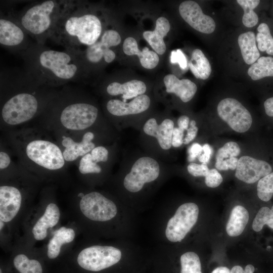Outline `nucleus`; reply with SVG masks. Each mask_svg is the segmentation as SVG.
<instances>
[{
  "label": "nucleus",
  "instance_id": "obj_1",
  "mask_svg": "<svg viewBox=\"0 0 273 273\" xmlns=\"http://www.w3.org/2000/svg\"><path fill=\"white\" fill-rule=\"evenodd\" d=\"M98 17L82 12L79 5L71 3L56 22L50 37L68 51L79 54L95 43L102 33Z\"/></svg>",
  "mask_w": 273,
  "mask_h": 273
},
{
  "label": "nucleus",
  "instance_id": "obj_2",
  "mask_svg": "<svg viewBox=\"0 0 273 273\" xmlns=\"http://www.w3.org/2000/svg\"><path fill=\"white\" fill-rule=\"evenodd\" d=\"M70 4L53 0L36 4L22 15V27L38 40L50 37L56 22Z\"/></svg>",
  "mask_w": 273,
  "mask_h": 273
},
{
  "label": "nucleus",
  "instance_id": "obj_3",
  "mask_svg": "<svg viewBox=\"0 0 273 273\" xmlns=\"http://www.w3.org/2000/svg\"><path fill=\"white\" fill-rule=\"evenodd\" d=\"M70 53L52 50L42 51L38 59L39 66L54 79L61 81L73 79L79 73V63Z\"/></svg>",
  "mask_w": 273,
  "mask_h": 273
},
{
  "label": "nucleus",
  "instance_id": "obj_4",
  "mask_svg": "<svg viewBox=\"0 0 273 273\" xmlns=\"http://www.w3.org/2000/svg\"><path fill=\"white\" fill-rule=\"evenodd\" d=\"M24 154L32 163L49 170H57L65 165V160L60 148L53 142L34 139L24 147Z\"/></svg>",
  "mask_w": 273,
  "mask_h": 273
},
{
  "label": "nucleus",
  "instance_id": "obj_5",
  "mask_svg": "<svg viewBox=\"0 0 273 273\" xmlns=\"http://www.w3.org/2000/svg\"><path fill=\"white\" fill-rule=\"evenodd\" d=\"M36 98L28 93H21L10 98L3 105L1 116L10 125L25 123L32 119L37 111Z\"/></svg>",
  "mask_w": 273,
  "mask_h": 273
},
{
  "label": "nucleus",
  "instance_id": "obj_6",
  "mask_svg": "<svg viewBox=\"0 0 273 273\" xmlns=\"http://www.w3.org/2000/svg\"><path fill=\"white\" fill-rule=\"evenodd\" d=\"M121 257V252L117 248L93 246L83 249L79 253L77 262L84 269L98 271L115 264Z\"/></svg>",
  "mask_w": 273,
  "mask_h": 273
},
{
  "label": "nucleus",
  "instance_id": "obj_7",
  "mask_svg": "<svg viewBox=\"0 0 273 273\" xmlns=\"http://www.w3.org/2000/svg\"><path fill=\"white\" fill-rule=\"evenodd\" d=\"M198 215L199 208L195 203L181 205L168 221L165 230L167 239L172 242L181 241L196 223Z\"/></svg>",
  "mask_w": 273,
  "mask_h": 273
},
{
  "label": "nucleus",
  "instance_id": "obj_8",
  "mask_svg": "<svg viewBox=\"0 0 273 273\" xmlns=\"http://www.w3.org/2000/svg\"><path fill=\"white\" fill-rule=\"evenodd\" d=\"M97 107L85 103H75L65 107L60 116L61 124L66 129L79 131L88 128L96 121Z\"/></svg>",
  "mask_w": 273,
  "mask_h": 273
},
{
  "label": "nucleus",
  "instance_id": "obj_9",
  "mask_svg": "<svg viewBox=\"0 0 273 273\" xmlns=\"http://www.w3.org/2000/svg\"><path fill=\"white\" fill-rule=\"evenodd\" d=\"M160 167L157 161L149 157H142L133 164L130 171L125 176L123 185L128 191L135 193L143 188L145 184L157 178Z\"/></svg>",
  "mask_w": 273,
  "mask_h": 273
},
{
  "label": "nucleus",
  "instance_id": "obj_10",
  "mask_svg": "<svg viewBox=\"0 0 273 273\" xmlns=\"http://www.w3.org/2000/svg\"><path fill=\"white\" fill-rule=\"evenodd\" d=\"M219 117L234 130L245 132L252 123V118L249 111L238 101L225 98L218 103L217 107Z\"/></svg>",
  "mask_w": 273,
  "mask_h": 273
},
{
  "label": "nucleus",
  "instance_id": "obj_11",
  "mask_svg": "<svg viewBox=\"0 0 273 273\" xmlns=\"http://www.w3.org/2000/svg\"><path fill=\"white\" fill-rule=\"evenodd\" d=\"M79 207L85 217L97 221H108L115 217L117 212L115 203L97 192L82 196Z\"/></svg>",
  "mask_w": 273,
  "mask_h": 273
},
{
  "label": "nucleus",
  "instance_id": "obj_12",
  "mask_svg": "<svg viewBox=\"0 0 273 273\" xmlns=\"http://www.w3.org/2000/svg\"><path fill=\"white\" fill-rule=\"evenodd\" d=\"M179 12L183 19L195 30L205 34L212 33L215 23L211 17L204 14L196 2L186 1L179 6Z\"/></svg>",
  "mask_w": 273,
  "mask_h": 273
},
{
  "label": "nucleus",
  "instance_id": "obj_13",
  "mask_svg": "<svg viewBox=\"0 0 273 273\" xmlns=\"http://www.w3.org/2000/svg\"><path fill=\"white\" fill-rule=\"evenodd\" d=\"M272 167L267 162L249 156L238 159L235 176L247 184H253L271 173Z\"/></svg>",
  "mask_w": 273,
  "mask_h": 273
},
{
  "label": "nucleus",
  "instance_id": "obj_14",
  "mask_svg": "<svg viewBox=\"0 0 273 273\" xmlns=\"http://www.w3.org/2000/svg\"><path fill=\"white\" fill-rule=\"evenodd\" d=\"M22 195L20 191L11 186L0 187V219L4 222L11 221L17 214L21 207Z\"/></svg>",
  "mask_w": 273,
  "mask_h": 273
},
{
  "label": "nucleus",
  "instance_id": "obj_15",
  "mask_svg": "<svg viewBox=\"0 0 273 273\" xmlns=\"http://www.w3.org/2000/svg\"><path fill=\"white\" fill-rule=\"evenodd\" d=\"M150 105V98L146 95L139 96L129 103L112 99L107 103V109L115 116H124L141 113L147 110Z\"/></svg>",
  "mask_w": 273,
  "mask_h": 273
},
{
  "label": "nucleus",
  "instance_id": "obj_16",
  "mask_svg": "<svg viewBox=\"0 0 273 273\" xmlns=\"http://www.w3.org/2000/svg\"><path fill=\"white\" fill-rule=\"evenodd\" d=\"M94 134L92 132H87L83 135L81 141L77 142L71 138L64 137L62 144L65 149L63 155L66 161L71 162L76 160L79 157L83 156L91 152L95 148L92 142Z\"/></svg>",
  "mask_w": 273,
  "mask_h": 273
},
{
  "label": "nucleus",
  "instance_id": "obj_17",
  "mask_svg": "<svg viewBox=\"0 0 273 273\" xmlns=\"http://www.w3.org/2000/svg\"><path fill=\"white\" fill-rule=\"evenodd\" d=\"M174 123L169 119H164L158 125L155 119L150 118L145 123L143 130L147 134L157 139L160 147L169 149L172 146Z\"/></svg>",
  "mask_w": 273,
  "mask_h": 273
},
{
  "label": "nucleus",
  "instance_id": "obj_18",
  "mask_svg": "<svg viewBox=\"0 0 273 273\" xmlns=\"http://www.w3.org/2000/svg\"><path fill=\"white\" fill-rule=\"evenodd\" d=\"M163 81L167 93L175 94L183 102L190 101L197 90V85L190 80H180L173 74L166 75Z\"/></svg>",
  "mask_w": 273,
  "mask_h": 273
},
{
  "label": "nucleus",
  "instance_id": "obj_19",
  "mask_svg": "<svg viewBox=\"0 0 273 273\" xmlns=\"http://www.w3.org/2000/svg\"><path fill=\"white\" fill-rule=\"evenodd\" d=\"M170 25L168 20L165 17L158 18L156 21V26L153 31H146L143 35L155 52L159 54H163L166 51L164 37L169 31Z\"/></svg>",
  "mask_w": 273,
  "mask_h": 273
},
{
  "label": "nucleus",
  "instance_id": "obj_20",
  "mask_svg": "<svg viewBox=\"0 0 273 273\" xmlns=\"http://www.w3.org/2000/svg\"><path fill=\"white\" fill-rule=\"evenodd\" d=\"M124 53L129 56L137 55L142 66L148 69L154 68L158 65L159 58L157 54L150 51L147 47L141 52L136 40L131 37L126 38L123 44Z\"/></svg>",
  "mask_w": 273,
  "mask_h": 273
},
{
  "label": "nucleus",
  "instance_id": "obj_21",
  "mask_svg": "<svg viewBox=\"0 0 273 273\" xmlns=\"http://www.w3.org/2000/svg\"><path fill=\"white\" fill-rule=\"evenodd\" d=\"M25 39L22 29L12 21L1 18L0 19V43L6 47H14L20 45Z\"/></svg>",
  "mask_w": 273,
  "mask_h": 273
},
{
  "label": "nucleus",
  "instance_id": "obj_22",
  "mask_svg": "<svg viewBox=\"0 0 273 273\" xmlns=\"http://www.w3.org/2000/svg\"><path fill=\"white\" fill-rule=\"evenodd\" d=\"M60 216L59 209L54 203H50L43 215L37 220L32 229V234L36 240H43L47 235V230L55 226Z\"/></svg>",
  "mask_w": 273,
  "mask_h": 273
},
{
  "label": "nucleus",
  "instance_id": "obj_23",
  "mask_svg": "<svg viewBox=\"0 0 273 273\" xmlns=\"http://www.w3.org/2000/svg\"><path fill=\"white\" fill-rule=\"evenodd\" d=\"M145 83L136 79L131 80L123 84L114 82L109 84L107 87V93L111 96L122 95L125 100L135 98L144 95L146 91Z\"/></svg>",
  "mask_w": 273,
  "mask_h": 273
},
{
  "label": "nucleus",
  "instance_id": "obj_24",
  "mask_svg": "<svg viewBox=\"0 0 273 273\" xmlns=\"http://www.w3.org/2000/svg\"><path fill=\"white\" fill-rule=\"evenodd\" d=\"M249 213L242 206H235L226 225V232L231 237H237L244 230L249 220Z\"/></svg>",
  "mask_w": 273,
  "mask_h": 273
},
{
  "label": "nucleus",
  "instance_id": "obj_25",
  "mask_svg": "<svg viewBox=\"0 0 273 273\" xmlns=\"http://www.w3.org/2000/svg\"><path fill=\"white\" fill-rule=\"evenodd\" d=\"M256 41L255 35L252 31L242 33L238 37V41L242 57L248 65L254 63L260 57Z\"/></svg>",
  "mask_w": 273,
  "mask_h": 273
},
{
  "label": "nucleus",
  "instance_id": "obj_26",
  "mask_svg": "<svg viewBox=\"0 0 273 273\" xmlns=\"http://www.w3.org/2000/svg\"><path fill=\"white\" fill-rule=\"evenodd\" d=\"M75 232L71 228L61 227L57 230L48 245L47 255L49 258H56L60 254L61 246L71 242L75 238Z\"/></svg>",
  "mask_w": 273,
  "mask_h": 273
},
{
  "label": "nucleus",
  "instance_id": "obj_27",
  "mask_svg": "<svg viewBox=\"0 0 273 273\" xmlns=\"http://www.w3.org/2000/svg\"><path fill=\"white\" fill-rule=\"evenodd\" d=\"M189 66L197 78L206 79L211 72V67L208 60L199 49H195L193 51Z\"/></svg>",
  "mask_w": 273,
  "mask_h": 273
},
{
  "label": "nucleus",
  "instance_id": "obj_28",
  "mask_svg": "<svg viewBox=\"0 0 273 273\" xmlns=\"http://www.w3.org/2000/svg\"><path fill=\"white\" fill-rule=\"evenodd\" d=\"M247 73L253 80L273 76V58L269 56L259 57L250 66Z\"/></svg>",
  "mask_w": 273,
  "mask_h": 273
},
{
  "label": "nucleus",
  "instance_id": "obj_29",
  "mask_svg": "<svg viewBox=\"0 0 273 273\" xmlns=\"http://www.w3.org/2000/svg\"><path fill=\"white\" fill-rule=\"evenodd\" d=\"M256 40L258 49L265 52L268 55H273V37L268 26L265 23H261L257 27Z\"/></svg>",
  "mask_w": 273,
  "mask_h": 273
},
{
  "label": "nucleus",
  "instance_id": "obj_30",
  "mask_svg": "<svg viewBox=\"0 0 273 273\" xmlns=\"http://www.w3.org/2000/svg\"><path fill=\"white\" fill-rule=\"evenodd\" d=\"M237 2L244 11L242 22L247 27H252L258 22V17L254 9L259 4V0H237Z\"/></svg>",
  "mask_w": 273,
  "mask_h": 273
},
{
  "label": "nucleus",
  "instance_id": "obj_31",
  "mask_svg": "<svg viewBox=\"0 0 273 273\" xmlns=\"http://www.w3.org/2000/svg\"><path fill=\"white\" fill-rule=\"evenodd\" d=\"M14 265L20 273H42V266L36 260L29 259L24 254H19L14 259Z\"/></svg>",
  "mask_w": 273,
  "mask_h": 273
},
{
  "label": "nucleus",
  "instance_id": "obj_32",
  "mask_svg": "<svg viewBox=\"0 0 273 273\" xmlns=\"http://www.w3.org/2000/svg\"><path fill=\"white\" fill-rule=\"evenodd\" d=\"M180 260V273H202L200 260L196 253L186 252L181 256Z\"/></svg>",
  "mask_w": 273,
  "mask_h": 273
},
{
  "label": "nucleus",
  "instance_id": "obj_33",
  "mask_svg": "<svg viewBox=\"0 0 273 273\" xmlns=\"http://www.w3.org/2000/svg\"><path fill=\"white\" fill-rule=\"evenodd\" d=\"M265 224L273 229V206L271 209L262 207L258 211L252 223V228L255 232H259Z\"/></svg>",
  "mask_w": 273,
  "mask_h": 273
},
{
  "label": "nucleus",
  "instance_id": "obj_34",
  "mask_svg": "<svg viewBox=\"0 0 273 273\" xmlns=\"http://www.w3.org/2000/svg\"><path fill=\"white\" fill-rule=\"evenodd\" d=\"M257 196L262 201L267 202L273 196V172L261 178L257 186Z\"/></svg>",
  "mask_w": 273,
  "mask_h": 273
},
{
  "label": "nucleus",
  "instance_id": "obj_35",
  "mask_svg": "<svg viewBox=\"0 0 273 273\" xmlns=\"http://www.w3.org/2000/svg\"><path fill=\"white\" fill-rule=\"evenodd\" d=\"M241 149L238 144L234 142H229L220 148L216 154L215 167L223 160L239 155Z\"/></svg>",
  "mask_w": 273,
  "mask_h": 273
},
{
  "label": "nucleus",
  "instance_id": "obj_36",
  "mask_svg": "<svg viewBox=\"0 0 273 273\" xmlns=\"http://www.w3.org/2000/svg\"><path fill=\"white\" fill-rule=\"evenodd\" d=\"M78 169L82 174L99 173L102 170L101 167L93 161L89 153L82 157L79 161Z\"/></svg>",
  "mask_w": 273,
  "mask_h": 273
},
{
  "label": "nucleus",
  "instance_id": "obj_37",
  "mask_svg": "<svg viewBox=\"0 0 273 273\" xmlns=\"http://www.w3.org/2000/svg\"><path fill=\"white\" fill-rule=\"evenodd\" d=\"M99 40L110 48L118 45L121 42V37L117 31L110 29L104 32Z\"/></svg>",
  "mask_w": 273,
  "mask_h": 273
},
{
  "label": "nucleus",
  "instance_id": "obj_38",
  "mask_svg": "<svg viewBox=\"0 0 273 273\" xmlns=\"http://www.w3.org/2000/svg\"><path fill=\"white\" fill-rule=\"evenodd\" d=\"M223 180L222 177L217 169L213 168L209 170L205 177L206 185L210 188H216L219 186Z\"/></svg>",
  "mask_w": 273,
  "mask_h": 273
},
{
  "label": "nucleus",
  "instance_id": "obj_39",
  "mask_svg": "<svg viewBox=\"0 0 273 273\" xmlns=\"http://www.w3.org/2000/svg\"><path fill=\"white\" fill-rule=\"evenodd\" d=\"M187 169L190 174L195 177H205L209 170L206 163L198 164L195 163H191L188 165Z\"/></svg>",
  "mask_w": 273,
  "mask_h": 273
},
{
  "label": "nucleus",
  "instance_id": "obj_40",
  "mask_svg": "<svg viewBox=\"0 0 273 273\" xmlns=\"http://www.w3.org/2000/svg\"><path fill=\"white\" fill-rule=\"evenodd\" d=\"M170 60L172 64L178 63L180 68L183 70H185L187 68V59L180 49L173 50L171 52Z\"/></svg>",
  "mask_w": 273,
  "mask_h": 273
},
{
  "label": "nucleus",
  "instance_id": "obj_41",
  "mask_svg": "<svg viewBox=\"0 0 273 273\" xmlns=\"http://www.w3.org/2000/svg\"><path fill=\"white\" fill-rule=\"evenodd\" d=\"M93 161L98 163L106 162L108 158V151L103 146H98L94 148L90 153Z\"/></svg>",
  "mask_w": 273,
  "mask_h": 273
},
{
  "label": "nucleus",
  "instance_id": "obj_42",
  "mask_svg": "<svg viewBox=\"0 0 273 273\" xmlns=\"http://www.w3.org/2000/svg\"><path fill=\"white\" fill-rule=\"evenodd\" d=\"M189 124L190 127L187 130V132L183 141V144L185 145L189 144L195 138L198 131V128L196 126V122L195 120H191Z\"/></svg>",
  "mask_w": 273,
  "mask_h": 273
},
{
  "label": "nucleus",
  "instance_id": "obj_43",
  "mask_svg": "<svg viewBox=\"0 0 273 273\" xmlns=\"http://www.w3.org/2000/svg\"><path fill=\"white\" fill-rule=\"evenodd\" d=\"M184 130L179 127H174L172 138V146L177 148L180 147L183 144Z\"/></svg>",
  "mask_w": 273,
  "mask_h": 273
},
{
  "label": "nucleus",
  "instance_id": "obj_44",
  "mask_svg": "<svg viewBox=\"0 0 273 273\" xmlns=\"http://www.w3.org/2000/svg\"><path fill=\"white\" fill-rule=\"evenodd\" d=\"M203 152L202 147L198 143H194L188 149V161L192 162Z\"/></svg>",
  "mask_w": 273,
  "mask_h": 273
},
{
  "label": "nucleus",
  "instance_id": "obj_45",
  "mask_svg": "<svg viewBox=\"0 0 273 273\" xmlns=\"http://www.w3.org/2000/svg\"><path fill=\"white\" fill-rule=\"evenodd\" d=\"M203 153L198 157V160L202 163H207L210 158L211 148L208 144H204L203 147Z\"/></svg>",
  "mask_w": 273,
  "mask_h": 273
},
{
  "label": "nucleus",
  "instance_id": "obj_46",
  "mask_svg": "<svg viewBox=\"0 0 273 273\" xmlns=\"http://www.w3.org/2000/svg\"><path fill=\"white\" fill-rule=\"evenodd\" d=\"M254 270L255 268L251 264L247 265L244 270L241 266L236 265L231 269L230 273H253Z\"/></svg>",
  "mask_w": 273,
  "mask_h": 273
},
{
  "label": "nucleus",
  "instance_id": "obj_47",
  "mask_svg": "<svg viewBox=\"0 0 273 273\" xmlns=\"http://www.w3.org/2000/svg\"><path fill=\"white\" fill-rule=\"evenodd\" d=\"M11 162L9 155L4 151L0 152V169H4L7 168Z\"/></svg>",
  "mask_w": 273,
  "mask_h": 273
},
{
  "label": "nucleus",
  "instance_id": "obj_48",
  "mask_svg": "<svg viewBox=\"0 0 273 273\" xmlns=\"http://www.w3.org/2000/svg\"><path fill=\"white\" fill-rule=\"evenodd\" d=\"M190 124V119L186 115L180 116L177 120L178 127L185 130H187Z\"/></svg>",
  "mask_w": 273,
  "mask_h": 273
},
{
  "label": "nucleus",
  "instance_id": "obj_49",
  "mask_svg": "<svg viewBox=\"0 0 273 273\" xmlns=\"http://www.w3.org/2000/svg\"><path fill=\"white\" fill-rule=\"evenodd\" d=\"M265 113L270 117H273V97L265 100L264 103Z\"/></svg>",
  "mask_w": 273,
  "mask_h": 273
},
{
  "label": "nucleus",
  "instance_id": "obj_50",
  "mask_svg": "<svg viewBox=\"0 0 273 273\" xmlns=\"http://www.w3.org/2000/svg\"><path fill=\"white\" fill-rule=\"evenodd\" d=\"M211 273H230V270L226 267L219 266L215 268Z\"/></svg>",
  "mask_w": 273,
  "mask_h": 273
},
{
  "label": "nucleus",
  "instance_id": "obj_51",
  "mask_svg": "<svg viewBox=\"0 0 273 273\" xmlns=\"http://www.w3.org/2000/svg\"><path fill=\"white\" fill-rule=\"evenodd\" d=\"M0 223H1V230H2V228H3L4 226V221H2V220H0Z\"/></svg>",
  "mask_w": 273,
  "mask_h": 273
},
{
  "label": "nucleus",
  "instance_id": "obj_52",
  "mask_svg": "<svg viewBox=\"0 0 273 273\" xmlns=\"http://www.w3.org/2000/svg\"><path fill=\"white\" fill-rule=\"evenodd\" d=\"M0 273H2V270H1V269L0 270Z\"/></svg>",
  "mask_w": 273,
  "mask_h": 273
}]
</instances>
